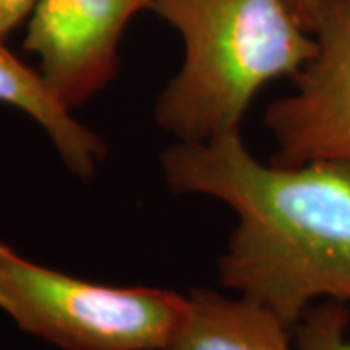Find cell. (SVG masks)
Instances as JSON below:
<instances>
[{
	"mask_svg": "<svg viewBox=\"0 0 350 350\" xmlns=\"http://www.w3.org/2000/svg\"><path fill=\"white\" fill-rule=\"evenodd\" d=\"M160 165L175 195L213 197L238 216L218 261L222 286L292 331L315 300L350 301V160L262 163L232 133L177 140Z\"/></svg>",
	"mask_w": 350,
	"mask_h": 350,
	"instance_id": "1",
	"label": "cell"
},
{
	"mask_svg": "<svg viewBox=\"0 0 350 350\" xmlns=\"http://www.w3.org/2000/svg\"><path fill=\"white\" fill-rule=\"evenodd\" d=\"M152 12L183 41V64L154 107L156 125L179 142L239 133L262 88L294 80L317 55L286 0H154Z\"/></svg>",
	"mask_w": 350,
	"mask_h": 350,
	"instance_id": "2",
	"label": "cell"
},
{
	"mask_svg": "<svg viewBox=\"0 0 350 350\" xmlns=\"http://www.w3.org/2000/svg\"><path fill=\"white\" fill-rule=\"evenodd\" d=\"M187 310V294L84 280L31 261L0 239V312L57 349L165 350Z\"/></svg>",
	"mask_w": 350,
	"mask_h": 350,
	"instance_id": "3",
	"label": "cell"
},
{
	"mask_svg": "<svg viewBox=\"0 0 350 350\" xmlns=\"http://www.w3.org/2000/svg\"><path fill=\"white\" fill-rule=\"evenodd\" d=\"M313 36L317 55L294 78L296 92L262 117L276 144L271 163L282 167L350 160V0H323Z\"/></svg>",
	"mask_w": 350,
	"mask_h": 350,
	"instance_id": "4",
	"label": "cell"
},
{
	"mask_svg": "<svg viewBox=\"0 0 350 350\" xmlns=\"http://www.w3.org/2000/svg\"><path fill=\"white\" fill-rule=\"evenodd\" d=\"M154 0H41L24 51L68 109L84 105L119 72V45L129 24Z\"/></svg>",
	"mask_w": 350,
	"mask_h": 350,
	"instance_id": "5",
	"label": "cell"
},
{
	"mask_svg": "<svg viewBox=\"0 0 350 350\" xmlns=\"http://www.w3.org/2000/svg\"><path fill=\"white\" fill-rule=\"evenodd\" d=\"M0 105L20 109L49 137L70 174L90 181L107 156V144L98 133L75 119L53 92L39 68L24 63L0 41Z\"/></svg>",
	"mask_w": 350,
	"mask_h": 350,
	"instance_id": "6",
	"label": "cell"
},
{
	"mask_svg": "<svg viewBox=\"0 0 350 350\" xmlns=\"http://www.w3.org/2000/svg\"><path fill=\"white\" fill-rule=\"evenodd\" d=\"M187 298L185 321L165 350H298L294 331L257 301L208 288L191 290Z\"/></svg>",
	"mask_w": 350,
	"mask_h": 350,
	"instance_id": "7",
	"label": "cell"
},
{
	"mask_svg": "<svg viewBox=\"0 0 350 350\" xmlns=\"http://www.w3.org/2000/svg\"><path fill=\"white\" fill-rule=\"evenodd\" d=\"M350 313L345 301L327 300L312 306L294 327L298 350H350Z\"/></svg>",
	"mask_w": 350,
	"mask_h": 350,
	"instance_id": "8",
	"label": "cell"
},
{
	"mask_svg": "<svg viewBox=\"0 0 350 350\" xmlns=\"http://www.w3.org/2000/svg\"><path fill=\"white\" fill-rule=\"evenodd\" d=\"M41 0H0V41L12 36L14 31L29 22Z\"/></svg>",
	"mask_w": 350,
	"mask_h": 350,
	"instance_id": "9",
	"label": "cell"
},
{
	"mask_svg": "<svg viewBox=\"0 0 350 350\" xmlns=\"http://www.w3.org/2000/svg\"><path fill=\"white\" fill-rule=\"evenodd\" d=\"M288 6L292 8V12L298 16V20L308 31H315L317 22H319V14L323 0H286Z\"/></svg>",
	"mask_w": 350,
	"mask_h": 350,
	"instance_id": "10",
	"label": "cell"
}]
</instances>
